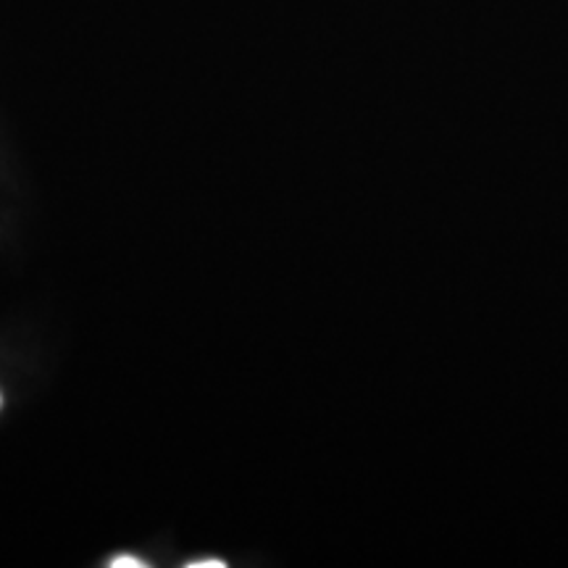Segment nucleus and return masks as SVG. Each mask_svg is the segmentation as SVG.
<instances>
[{
	"mask_svg": "<svg viewBox=\"0 0 568 568\" xmlns=\"http://www.w3.org/2000/svg\"><path fill=\"white\" fill-rule=\"evenodd\" d=\"M111 566L113 568H145V564H142V560L134 558V556H122V558L111 560Z\"/></svg>",
	"mask_w": 568,
	"mask_h": 568,
	"instance_id": "1",
	"label": "nucleus"
},
{
	"mask_svg": "<svg viewBox=\"0 0 568 568\" xmlns=\"http://www.w3.org/2000/svg\"><path fill=\"white\" fill-rule=\"evenodd\" d=\"M187 568H226L224 560H195V564H187Z\"/></svg>",
	"mask_w": 568,
	"mask_h": 568,
	"instance_id": "2",
	"label": "nucleus"
}]
</instances>
